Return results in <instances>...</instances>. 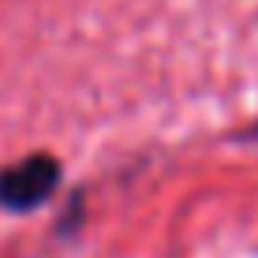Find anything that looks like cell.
<instances>
[{
  "instance_id": "obj_1",
  "label": "cell",
  "mask_w": 258,
  "mask_h": 258,
  "mask_svg": "<svg viewBox=\"0 0 258 258\" xmlns=\"http://www.w3.org/2000/svg\"><path fill=\"white\" fill-rule=\"evenodd\" d=\"M60 183V161L52 154H30L0 172V206L12 213L38 210Z\"/></svg>"
}]
</instances>
